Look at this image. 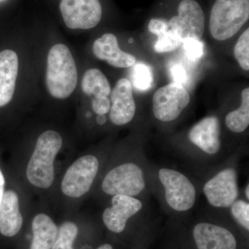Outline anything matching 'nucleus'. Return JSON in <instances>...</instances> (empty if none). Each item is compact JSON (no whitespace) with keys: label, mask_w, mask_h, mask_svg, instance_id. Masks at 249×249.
Listing matches in <instances>:
<instances>
[{"label":"nucleus","mask_w":249,"mask_h":249,"mask_svg":"<svg viewBox=\"0 0 249 249\" xmlns=\"http://www.w3.org/2000/svg\"><path fill=\"white\" fill-rule=\"evenodd\" d=\"M151 167L141 150L106 173L101 190L107 196L122 195L147 201L152 193Z\"/></svg>","instance_id":"nucleus-1"},{"label":"nucleus","mask_w":249,"mask_h":249,"mask_svg":"<svg viewBox=\"0 0 249 249\" xmlns=\"http://www.w3.org/2000/svg\"><path fill=\"white\" fill-rule=\"evenodd\" d=\"M152 193L157 194L165 212H190L198 199L197 186L186 174L167 167H151Z\"/></svg>","instance_id":"nucleus-2"},{"label":"nucleus","mask_w":249,"mask_h":249,"mask_svg":"<svg viewBox=\"0 0 249 249\" xmlns=\"http://www.w3.org/2000/svg\"><path fill=\"white\" fill-rule=\"evenodd\" d=\"M187 138L192 150L183 157L199 168L209 170L229 159L222 154L220 121L217 116H207L196 123Z\"/></svg>","instance_id":"nucleus-3"},{"label":"nucleus","mask_w":249,"mask_h":249,"mask_svg":"<svg viewBox=\"0 0 249 249\" xmlns=\"http://www.w3.org/2000/svg\"><path fill=\"white\" fill-rule=\"evenodd\" d=\"M235 155L209 170L203 181L201 191L214 210H227L240 196Z\"/></svg>","instance_id":"nucleus-4"},{"label":"nucleus","mask_w":249,"mask_h":249,"mask_svg":"<svg viewBox=\"0 0 249 249\" xmlns=\"http://www.w3.org/2000/svg\"><path fill=\"white\" fill-rule=\"evenodd\" d=\"M78 84V70L70 49L57 44L47 56L46 85L49 94L57 99L70 97Z\"/></svg>","instance_id":"nucleus-5"},{"label":"nucleus","mask_w":249,"mask_h":249,"mask_svg":"<svg viewBox=\"0 0 249 249\" xmlns=\"http://www.w3.org/2000/svg\"><path fill=\"white\" fill-rule=\"evenodd\" d=\"M62 139L58 132L47 130L37 139L27 168V178L33 186L49 188L55 178L54 160L61 149Z\"/></svg>","instance_id":"nucleus-6"},{"label":"nucleus","mask_w":249,"mask_h":249,"mask_svg":"<svg viewBox=\"0 0 249 249\" xmlns=\"http://www.w3.org/2000/svg\"><path fill=\"white\" fill-rule=\"evenodd\" d=\"M249 19V0H215L209 16V30L214 40H227Z\"/></svg>","instance_id":"nucleus-7"},{"label":"nucleus","mask_w":249,"mask_h":249,"mask_svg":"<svg viewBox=\"0 0 249 249\" xmlns=\"http://www.w3.org/2000/svg\"><path fill=\"white\" fill-rule=\"evenodd\" d=\"M163 18L169 29L176 32L182 40L187 38L200 40L204 35L206 16L196 0H179L175 14L169 19Z\"/></svg>","instance_id":"nucleus-8"},{"label":"nucleus","mask_w":249,"mask_h":249,"mask_svg":"<svg viewBox=\"0 0 249 249\" xmlns=\"http://www.w3.org/2000/svg\"><path fill=\"white\" fill-rule=\"evenodd\" d=\"M100 162L95 155L83 156L67 169L62 180V193L71 198H79L91 189L99 171Z\"/></svg>","instance_id":"nucleus-9"},{"label":"nucleus","mask_w":249,"mask_h":249,"mask_svg":"<svg viewBox=\"0 0 249 249\" xmlns=\"http://www.w3.org/2000/svg\"><path fill=\"white\" fill-rule=\"evenodd\" d=\"M190 101L191 96L182 85L170 83L154 93L152 112L160 122H173L182 114Z\"/></svg>","instance_id":"nucleus-10"},{"label":"nucleus","mask_w":249,"mask_h":249,"mask_svg":"<svg viewBox=\"0 0 249 249\" xmlns=\"http://www.w3.org/2000/svg\"><path fill=\"white\" fill-rule=\"evenodd\" d=\"M59 8L65 25L73 30L93 29L103 17L100 0H60Z\"/></svg>","instance_id":"nucleus-11"},{"label":"nucleus","mask_w":249,"mask_h":249,"mask_svg":"<svg viewBox=\"0 0 249 249\" xmlns=\"http://www.w3.org/2000/svg\"><path fill=\"white\" fill-rule=\"evenodd\" d=\"M147 201L134 196L116 195L111 196V206L103 211L106 227L114 233L124 232L132 218L147 211Z\"/></svg>","instance_id":"nucleus-12"},{"label":"nucleus","mask_w":249,"mask_h":249,"mask_svg":"<svg viewBox=\"0 0 249 249\" xmlns=\"http://www.w3.org/2000/svg\"><path fill=\"white\" fill-rule=\"evenodd\" d=\"M193 237L197 249H237L235 235L215 223H196L193 227Z\"/></svg>","instance_id":"nucleus-13"},{"label":"nucleus","mask_w":249,"mask_h":249,"mask_svg":"<svg viewBox=\"0 0 249 249\" xmlns=\"http://www.w3.org/2000/svg\"><path fill=\"white\" fill-rule=\"evenodd\" d=\"M109 119L115 125L122 126L133 120L136 114L132 87L127 78L118 80L111 94Z\"/></svg>","instance_id":"nucleus-14"},{"label":"nucleus","mask_w":249,"mask_h":249,"mask_svg":"<svg viewBox=\"0 0 249 249\" xmlns=\"http://www.w3.org/2000/svg\"><path fill=\"white\" fill-rule=\"evenodd\" d=\"M93 53L99 60H105L116 68H127L133 66L137 58L132 54L123 52L114 34L107 33L95 40Z\"/></svg>","instance_id":"nucleus-15"},{"label":"nucleus","mask_w":249,"mask_h":249,"mask_svg":"<svg viewBox=\"0 0 249 249\" xmlns=\"http://www.w3.org/2000/svg\"><path fill=\"white\" fill-rule=\"evenodd\" d=\"M18 70L19 60L14 51L0 52V107L9 104L14 97Z\"/></svg>","instance_id":"nucleus-16"},{"label":"nucleus","mask_w":249,"mask_h":249,"mask_svg":"<svg viewBox=\"0 0 249 249\" xmlns=\"http://www.w3.org/2000/svg\"><path fill=\"white\" fill-rule=\"evenodd\" d=\"M19 198L14 191L4 192L0 204V232L6 237L17 235L22 227Z\"/></svg>","instance_id":"nucleus-17"},{"label":"nucleus","mask_w":249,"mask_h":249,"mask_svg":"<svg viewBox=\"0 0 249 249\" xmlns=\"http://www.w3.org/2000/svg\"><path fill=\"white\" fill-rule=\"evenodd\" d=\"M33 237L30 249H52L56 240L58 229L52 218L40 213L32 222Z\"/></svg>","instance_id":"nucleus-18"},{"label":"nucleus","mask_w":249,"mask_h":249,"mask_svg":"<svg viewBox=\"0 0 249 249\" xmlns=\"http://www.w3.org/2000/svg\"><path fill=\"white\" fill-rule=\"evenodd\" d=\"M82 89L87 96H93L94 98L108 97L111 93V86L107 77L101 70L95 68L85 71L82 80Z\"/></svg>","instance_id":"nucleus-19"},{"label":"nucleus","mask_w":249,"mask_h":249,"mask_svg":"<svg viewBox=\"0 0 249 249\" xmlns=\"http://www.w3.org/2000/svg\"><path fill=\"white\" fill-rule=\"evenodd\" d=\"M240 107L228 113L225 117L226 126L236 134L245 132L249 125V88L242 90Z\"/></svg>","instance_id":"nucleus-20"},{"label":"nucleus","mask_w":249,"mask_h":249,"mask_svg":"<svg viewBox=\"0 0 249 249\" xmlns=\"http://www.w3.org/2000/svg\"><path fill=\"white\" fill-rule=\"evenodd\" d=\"M78 229L74 223L66 222L62 224L52 249H73V244L78 235Z\"/></svg>","instance_id":"nucleus-21"},{"label":"nucleus","mask_w":249,"mask_h":249,"mask_svg":"<svg viewBox=\"0 0 249 249\" xmlns=\"http://www.w3.org/2000/svg\"><path fill=\"white\" fill-rule=\"evenodd\" d=\"M232 219L236 224L245 229L246 231H249V201L245 198H238L232 203L231 206L227 209Z\"/></svg>","instance_id":"nucleus-22"},{"label":"nucleus","mask_w":249,"mask_h":249,"mask_svg":"<svg viewBox=\"0 0 249 249\" xmlns=\"http://www.w3.org/2000/svg\"><path fill=\"white\" fill-rule=\"evenodd\" d=\"M134 86L139 91H147L150 89L153 83V75L150 67L143 63L135 65L132 73Z\"/></svg>","instance_id":"nucleus-23"},{"label":"nucleus","mask_w":249,"mask_h":249,"mask_svg":"<svg viewBox=\"0 0 249 249\" xmlns=\"http://www.w3.org/2000/svg\"><path fill=\"white\" fill-rule=\"evenodd\" d=\"M234 54L239 65L242 70H249V29H247L240 36L234 49Z\"/></svg>","instance_id":"nucleus-24"},{"label":"nucleus","mask_w":249,"mask_h":249,"mask_svg":"<svg viewBox=\"0 0 249 249\" xmlns=\"http://www.w3.org/2000/svg\"><path fill=\"white\" fill-rule=\"evenodd\" d=\"M182 39L176 32L169 29L159 37L155 45V49L158 53L173 52L178 49L182 44Z\"/></svg>","instance_id":"nucleus-25"},{"label":"nucleus","mask_w":249,"mask_h":249,"mask_svg":"<svg viewBox=\"0 0 249 249\" xmlns=\"http://www.w3.org/2000/svg\"><path fill=\"white\" fill-rule=\"evenodd\" d=\"M185 53L190 60L196 61L201 58L204 53V45L200 40L194 38H187L183 40Z\"/></svg>","instance_id":"nucleus-26"},{"label":"nucleus","mask_w":249,"mask_h":249,"mask_svg":"<svg viewBox=\"0 0 249 249\" xmlns=\"http://www.w3.org/2000/svg\"><path fill=\"white\" fill-rule=\"evenodd\" d=\"M147 29L151 34H155L157 37H160L169 30V27L164 18L155 17L152 18L149 21Z\"/></svg>","instance_id":"nucleus-27"},{"label":"nucleus","mask_w":249,"mask_h":249,"mask_svg":"<svg viewBox=\"0 0 249 249\" xmlns=\"http://www.w3.org/2000/svg\"><path fill=\"white\" fill-rule=\"evenodd\" d=\"M110 100L108 97L94 98L92 100V109L97 115H106L109 112Z\"/></svg>","instance_id":"nucleus-28"},{"label":"nucleus","mask_w":249,"mask_h":249,"mask_svg":"<svg viewBox=\"0 0 249 249\" xmlns=\"http://www.w3.org/2000/svg\"><path fill=\"white\" fill-rule=\"evenodd\" d=\"M170 73L173 77L174 83H178V84L183 85L186 83L188 76L186 70L184 67L181 65H175L170 69Z\"/></svg>","instance_id":"nucleus-29"},{"label":"nucleus","mask_w":249,"mask_h":249,"mask_svg":"<svg viewBox=\"0 0 249 249\" xmlns=\"http://www.w3.org/2000/svg\"><path fill=\"white\" fill-rule=\"evenodd\" d=\"M4 185L5 179L4 175L0 170V204H1V200H2L3 196L4 193Z\"/></svg>","instance_id":"nucleus-30"},{"label":"nucleus","mask_w":249,"mask_h":249,"mask_svg":"<svg viewBox=\"0 0 249 249\" xmlns=\"http://www.w3.org/2000/svg\"><path fill=\"white\" fill-rule=\"evenodd\" d=\"M96 122L100 125H103L107 122V116L106 115H98L96 118Z\"/></svg>","instance_id":"nucleus-31"},{"label":"nucleus","mask_w":249,"mask_h":249,"mask_svg":"<svg viewBox=\"0 0 249 249\" xmlns=\"http://www.w3.org/2000/svg\"><path fill=\"white\" fill-rule=\"evenodd\" d=\"M249 183H247V184L246 185L245 190H244V198L247 199V200L249 201Z\"/></svg>","instance_id":"nucleus-32"},{"label":"nucleus","mask_w":249,"mask_h":249,"mask_svg":"<svg viewBox=\"0 0 249 249\" xmlns=\"http://www.w3.org/2000/svg\"><path fill=\"white\" fill-rule=\"evenodd\" d=\"M97 249H113L111 245L109 244H105V245H101V247H98Z\"/></svg>","instance_id":"nucleus-33"},{"label":"nucleus","mask_w":249,"mask_h":249,"mask_svg":"<svg viewBox=\"0 0 249 249\" xmlns=\"http://www.w3.org/2000/svg\"><path fill=\"white\" fill-rule=\"evenodd\" d=\"M129 42H133V39H132V38L129 39Z\"/></svg>","instance_id":"nucleus-34"},{"label":"nucleus","mask_w":249,"mask_h":249,"mask_svg":"<svg viewBox=\"0 0 249 249\" xmlns=\"http://www.w3.org/2000/svg\"><path fill=\"white\" fill-rule=\"evenodd\" d=\"M7 1V0H0V2H4V1Z\"/></svg>","instance_id":"nucleus-35"}]
</instances>
